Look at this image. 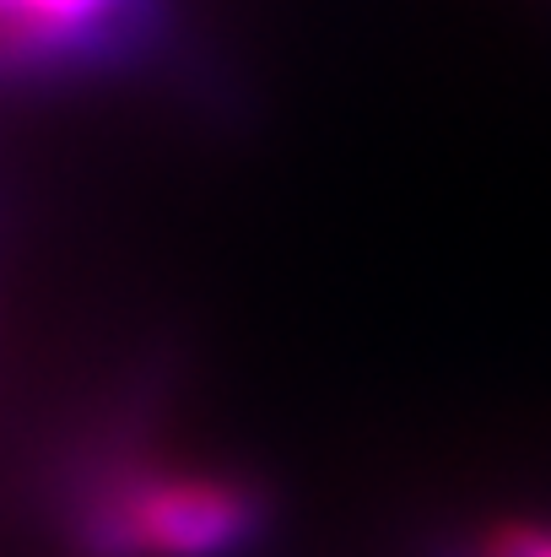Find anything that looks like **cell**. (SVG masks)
<instances>
[{
  "mask_svg": "<svg viewBox=\"0 0 551 557\" xmlns=\"http://www.w3.org/2000/svg\"><path fill=\"white\" fill-rule=\"evenodd\" d=\"M471 557H551V525L547 520H509V525H492Z\"/></svg>",
  "mask_w": 551,
  "mask_h": 557,
  "instance_id": "3957f363",
  "label": "cell"
},
{
  "mask_svg": "<svg viewBox=\"0 0 551 557\" xmlns=\"http://www.w3.org/2000/svg\"><path fill=\"white\" fill-rule=\"evenodd\" d=\"M141 0H0V65H54L114 38Z\"/></svg>",
  "mask_w": 551,
  "mask_h": 557,
  "instance_id": "7a4b0ae2",
  "label": "cell"
},
{
  "mask_svg": "<svg viewBox=\"0 0 551 557\" xmlns=\"http://www.w3.org/2000/svg\"><path fill=\"white\" fill-rule=\"evenodd\" d=\"M265 493L233 471L109 455L65 493L76 557H238L265 531Z\"/></svg>",
  "mask_w": 551,
  "mask_h": 557,
  "instance_id": "6da1fadb",
  "label": "cell"
}]
</instances>
